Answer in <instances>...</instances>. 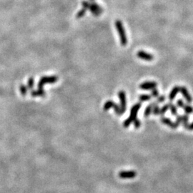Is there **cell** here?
I'll return each mask as SVG.
<instances>
[{
	"label": "cell",
	"mask_w": 193,
	"mask_h": 193,
	"mask_svg": "<svg viewBox=\"0 0 193 193\" xmlns=\"http://www.w3.org/2000/svg\"><path fill=\"white\" fill-rule=\"evenodd\" d=\"M160 121L163 123V124H166V125L170 127L172 129H177L178 127V126L176 124L175 122H173L170 119L167 118V117H163L161 119H160Z\"/></svg>",
	"instance_id": "obj_8"
},
{
	"label": "cell",
	"mask_w": 193,
	"mask_h": 193,
	"mask_svg": "<svg viewBox=\"0 0 193 193\" xmlns=\"http://www.w3.org/2000/svg\"><path fill=\"white\" fill-rule=\"evenodd\" d=\"M180 91V87L179 86H175L170 92V95H169V99H170V101H173L175 100V98L177 96V94L179 93Z\"/></svg>",
	"instance_id": "obj_9"
},
{
	"label": "cell",
	"mask_w": 193,
	"mask_h": 193,
	"mask_svg": "<svg viewBox=\"0 0 193 193\" xmlns=\"http://www.w3.org/2000/svg\"><path fill=\"white\" fill-rule=\"evenodd\" d=\"M141 107V103L140 102H138L134 105L133 107L131 108L130 111V114H129V117H128L127 119L124 120V123H123V126L124 127L127 128L129 125L131 124V123L134 122V120L137 118V112L139 111Z\"/></svg>",
	"instance_id": "obj_1"
},
{
	"label": "cell",
	"mask_w": 193,
	"mask_h": 193,
	"mask_svg": "<svg viewBox=\"0 0 193 193\" xmlns=\"http://www.w3.org/2000/svg\"><path fill=\"white\" fill-rule=\"evenodd\" d=\"M137 56L140 58V59H143L145 61H152L154 59L153 55H152L151 54L149 53L145 52V51L140 50L139 52L137 53Z\"/></svg>",
	"instance_id": "obj_6"
},
{
	"label": "cell",
	"mask_w": 193,
	"mask_h": 193,
	"mask_svg": "<svg viewBox=\"0 0 193 193\" xmlns=\"http://www.w3.org/2000/svg\"><path fill=\"white\" fill-rule=\"evenodd\" d=\"M186 129H187V130H189V131H192L193 130V122L191 123V124H187V127H184Z\"/></svg>",
	"instance_id": "obj_26"
},
{
	"label": "cell",
	"mask_w": 193,
	"mask_h": 193,
	"mask_svg": "<svg viewBox=\"0 0 193 193\" xmlns=\"http://www.w3.org/2000/svg\"><path fill=\"white\" fill-rule=\"evenodd\" d=\"M90 1H91V2H94V1H95V0H90Z\"/></svg>",
	"instance_id": "obj_27"
},
{
	"label": "cell",
	"mask_w": 193,
	"mask_h": 193,
	"mask_svg": "<svg viewBox=\"0 0 193 193\" xmlns=\"http://www.w3.org/2000/svg\"><path fill=\"white\" fill-rule=\"evenodd\" d=\"M169 105H170V112H171V114L173 116H177V114H178V113H177V107H176L174 104H172V102H170Z\"/></svg>",
	"instance_id": "obj_12"
},
{
	"label": "cell",
	"mask_w": 193,
	"mask_h": 193,
	"mask_svg": "<svg viewBox=\"0 0 193 193\" xmlns=\"http://www.w3.org/2000/svg\"><path fill=\"white\" fill-rule=\"evenodd\" d=\"M182 122V116L178 115V114H177V115L176 116V121H175L176 124H177V125L179 127V126H180V124Z\"/></svg>",
	"instance_id": "obj_21"
},
{
	"label": "cell",
	"mask_w": 193,
	"mask_h": 193,
	"mask_svg": "<svg viewBox=\"0 0 193 193\" xmlns=\"http://www.w3.org/2000/svg\"><path fill=\"white\" fill-rule=\"evenodd\" d=\"M86 9H85V8H83L82 9H81L79 12L77 13V18L80 19V18H82L84 15L86 14Z\"/></svg>",
	"instance_id": "obj_20"
},
{
	"label": "cell",
	"mask_w": 193,
	"mask_h": 193,
	"mask_svg": "<svg viewBox=\"0 0 193 193\" xmlns=\"http://www.w3.org/2000/svg\"><path fill=\"white\" fill-rule=\"evenodd\" d=\"M157 98H158L157 99V102H158V103H161V102H163L165 100V97L164 95H160V96H158Z\"/></svg>",
	"instance_id": "obj_24"
},
{
	"label": "cell",
	"mask_w": 193,
	"mask_h": 193,
	"mask_svg": "<svg viewBox=\"0 0 193 193\" xmlns=\"http://www.w3.org/2000/svg\"><path fill=\"white\" fill-rule=\"evenodd\" d=\"M91 4H92V6H93L94 7H95V9H96L97 11L101 13V14L102 13V12H103V9H102V8L100 6V5H99L98 4H97V3L95 2V1H94V2H91Z\"/></svg>",
	"instance_id": "obj_19"
},
{
	"label": "cell",
	"mask_w": 193,
	"mask_h": 193,
	"mask_svg": "<svg viewBox=\"0 0 193 193\" xmlns=\"http://www.w3.org/2000/svg\"><path fill=\"white\" fill-rule=\"evenodd\" d=\"M113 107V108H114V112H115V113L117 114V115L121 116V115H122V114H123L122 111V110H121L120 106L117 105V104H116L115 102H114V104L113 107Z\"/></svg>",
	"instance_id": "obj_13"
},
{
	"label": "cell",
	"mask_w": 193,
	"mask_h": 193,
	"mask_svg": "<svg viewBox=\"0 0 193 193\" xmlns=\"http://www.w3.org/2000/svg\"><path fill=\"white\" fill-rule=\"evenodd\" d=\"M170 109V105L168 104H166V105H165L163 106L162 108H160V115H162L163 116L164 114L167 112V111Z\"/></svg>",
	"instance_id": "obj_16"
},
{
	"label": "cell",
	"mask_w": 193,
	"mask_h": 193,
	"mask_svg": "<svg viewBox=\"0 0 193 193\" xmlns=\"http://www.w3.org/2000/svg\"><path fill=\"white\" fill-rule=\"evenodd\" d=\"M115 27L116 29H117V32H118V35L119 37V39H120V43L123 47L126 46L127 44V35H126V32L124 30V27H123L122 22L120 20H117L115 22Z\"/></svg>",
	"instance_id": "obj_2"
},
{
	"label": "cell",
	"mask_w": 193,
	"mask_h": 193,
	"mask_svg": "<svg viewBox=\"0 0 193 193\" xmlns=\"http://www.w3.org/2000/svg\"><path fill=\"white\" fill-rule=\"evenodd\" d=\"M152 104H153V112H152V113H153L154 115H155V116L160 115V108L159 107L158 102H152Z\"/></svg>",
	"instance_id": "obj_10"
},
{
	"label": "cell",
	"mask_w": 193,
	"mask_h": 193,
	"mask_svg": "<svg viewBox=\"0 0 193 193\" xmlns=\"http://www.w3.org/2000/svg\"><path fill=\"white\" fill-rule=\"evenodd\" d=\"M118 97L119 101H120V105L119 106H120L122 112L124 113L125 112L126 109H127V98H126L125 92L123 91V90L119 91L118 92Z\"/></svg>",
	"instance_id": "obj_3"
},
{
	"label": "cell",
	"mask_w": 193,
	"mask_h": 193,
	"mask_svg": "<svg viewBox=\"0 0 193 193\" xmlns=\"http://www.w3.org/2000/svg\"><path fill=\"white\" fill-rule=\"evenodd\" d=\"M137 173L134 170L129 171H121L119 173V177L122 179H132L135 177Z\"/></svg>",
	"instance_id": "obj_4"
},
{
	"label": "cell",
	"mask_w": 193,
	"mask_h": 193,
	"mask_svg": "<svg viewBox=\"0 0 193 193\" xmlns=\"http://www.w3.org/2000/svg\"><path fill=\"white\" fill-rule=\"evenodd\" d=\"M157 86H158V84L155 82H145L142 83L140 85V88L141 90H149L156 88Z\"/></svg>",
	"instance_id": "obj_5"
},
{
	"label": "cell",
	"mask_w": 193,
	"mask_h": 193,
	"mask_svg": "<svg viewBox=\"0 0 193 193\" xmlns=\"http://www.w3.org/2000/svg\"><path fill=\"white\" fill-rule=\"evenodd\" d=\"M151 96L153 97H158L159 96V92H158V90H157L156 88L152 90Z\"/></svg>",
	"instance_id": "obj_23"
},
{
	"label": "cell",
	"mask_w": 193,
	"mask_h": 193,
	"mask_svg": "<svg viewBox=\"0 0 193 193\" xmlns=\"http://www.w3.org/2000/svg\"><path fill=\"white\" fill-rule=\"evenodd\" d=\"M134 127L136 128V129H138V128L140 127V125H141V122H140V120L138 118H136L134 120Z\"/></svg>",
	"instance_id": "obj_22"
},
{
	"label": "cell",
	"mask_w": 193,
	"mask_h": 193,
	"mask_svg": "<svg viewBox=\"0 0 193 193\" xmlns=\"http://www.w3.org/2000/svg\"><path fill=\"white\" fill-rule=\"evenodd\" d=\"M182 124H183V126L184 127H187V124H188V120H189V117H188V114H184L183 116H182Z\"/></svg>",
	"instance_id": "obj_18"
},
{
	"label": "cell",
	"mask_w": 193,
	"mask_h": 193,
	"mask_svg": "<svg viewBox=\"0 0 193 193\" xmlns=\"http://www.w3.org/2000/svg\"><path fill=\"white\" fill-rule=\"evenodd\" d=\"M181 94L183 96V97L185 99V100L187 101V103H191L192 102V96L190 95L189 92H188V90H187V88L185 87H180V91Z\"/></svg>",
	"instance_id": "obj_7"
},
{
	"label": "cell",
	"mask_w": 193,
	"mask_h": 193,
	"mask_svg": "<svg viewBox=\"0 0 193 193\" xmlns=\"http://www.w3.org/2000/svg\"><path fill=\"white\" fill-rule=\"evenodd\" d=\"M182 109L184 110L185 114H191L193 112V107L191 105H189V104L188 105H184V107Z\"/></svg>",
	"instance_id": "obj_15"
},
{
	"label": "cell",
	"mask_w": 193,
	"mask_h": 193,
	"mask_svg": "<svg viewBox=\"0 0 193 193\" xmlns=\"http://www.w3.org/2000/svg\"><path fill=\"white\" fill-rule=\"evenodd\" d=\"M152 112H153V104H150V105L147 106L146 109L145 110V117H147L151 114Z\"/></svg>",
	"instance_id": "obj_11"
},
{
	"label": "cell",
	"mask_w": 193,
	"mask_h": 193,
	"mask_svg": "<svg viewBox=\"0 0 193 193\" xmlns=\"http://www.w3.org/2000/svg\"><path fill=\"white\" fill-rule=\"evenodd\" d=\"M114 102L112 100H109V101H107L105 102V105H104V110L105 111H107L109 110L111 107H113Z\"/></svg>",
	"instance_id": "obj_14"
},
{
	"label": "cell",
	"mask_w": 193,
	"mask_h": 193,
	"mask_svg": "<svg viewBox=\"0 0 193 193\" xmlns=\"http://www.w3.org/2000/svg\"><path fill=\"white\" fill-rule=\"evenodd\" d=\"M177 105L178 107H180V108H183L184 106V102L182 101V100H178L177 101Z\"/></svg>",
	"instance_id": "obj_25"
},
{
	"label": "cell",
	"mask_w": 193,
	"mask_h": 193,
	"mask_svg": "<svg viewBox=\"0 0 193 193\" xmlns=\"http://www.w3.org/2000/svg\"><path fill=\"white\" fill-rule=\"evenodd\" d=\"M151 98H152V96L149 95H142L139 97V100L140 102L148 101V100H151Z\"/></svg>",
	"instance_id": "obj_17"
}]
</instances>
